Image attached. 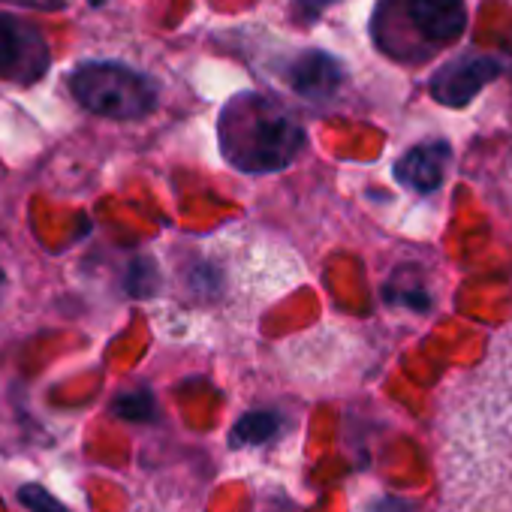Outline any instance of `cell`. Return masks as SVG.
I'll use <instances>...</instances> for the list:
<instances>
[{"instance_id": "cell-7", "label": "cell", "mask_w": 512, "mask_h": 512, "mask_svg": "<svg viewBox=\"0 0 512 512\" xmlns=\"http://www.w3.org/2000/svg\"><path fill=\"white\" fill-rule=\"evenodd\" d=\"M449 145L446 142H422L410 148L398 163H395V178L407 190L416 193H431L443 184L446 166H449Z\"/></svg>"}, {"instance_id": "cell-13", "label": "cell", "mask_w": 512, "mask_h": 512, "mask_svg": "<svg viewBox=\"0 0 512 512\" xmlns=\"http://www.w3.org/2000/svg\"><path fill=\"white\" fill-rule=\"evenodd\" d=\"M4 290H7V275L0 269V302H4Z\"/></svg>"}, {"instance_id": "cell-14", "label": "cell", "mask_w": 512, "mask_h": 512, "mask_svg": "<svg viewBox=\"0 0 512 512\" xmlns=\"http://www.w3.org/2000/svg\"><path fill=\"white\" fill-rule=\"evenodd\" d=\"M88 4H91V7H103V4H106V0H88Z\"/></svg>"}, {"instance_id": "cell-5", "label": "cell", "mask_w": 512, "mask_h": 512, "mask_svg": "<svg viewBox=\"0 0 512 512\" xmlns=\"http://www.w3.org/2000/svg\"><path fill=\"white\" fill-rule=\"evenodd\" d=\"M500 76V64L485 55H461L443 64L431 79V94L443 106H467L491 79Z\"/></svg>"}, {"instance_id": "cell-1", "label": "cell", "mask_w": 512, "mask_h": 512, "mask_svg": "<svg viewBox=\"0 0 512 512\" xmlns=\"http://www.w3.org/2000/svg\"><path fill=\"white\" fill-rule=\"evenodd\" d=\"M220 154L238 172L263 175L287 169L305 148V127L287 106L266 94L232 97L217 124Z\"/></svg>"}, {"instance_id": "cell-9", "label": "cell", "mask_w": 512, "mask_h": 512, "mask_svg": "<svg viewBox=\"0 0 512 512\" xmlns=\"http://www.w3.org/2000/svg\"><path fill=\"white\" fill-rule=\"evenodd\" d=\"M112 413L121 419H130V422H148V419H154V395L148 389L121 392L112 401Z\"/></svg>"}, {"instance_id": "cell-4", "label": "cell", "mask_w": 512, "mask_h": 512, "mask_svg": "<svg viewBox=\"0 0 512 512\" xmlns=\"http://www.w3.org/2000/svg\"><path fill=\"white\" fill-rule=\"evenodd\" d=\"M49 70V43L43 31L19 16L0 13V79L34 85Z\"/></svg>"}, {"instance_id": "cell-8", "label": "cell", "mask_w": 512, "mask_h": 512, "mask_svg": "<svg viewBox=\"0 0 512 512\" xmlns=\"http://www.w3.org/2000/svg\"><path fill=\"white\" fill-rule=\"evenodd\" d=\"M284 431V419L272 410H253V413H244L232 434H229V443L232 446H263L275 437H281Z\"/></svg>"}, {"instance_id": "cell-3", "label": "cell", "mask_w": 512, "mask_h": 512, "mask_svg": "<svg viewBox=\"0 0 512 512\" xmlns=\"http://www.w3.org/2000/svg\"><path fill=\"white\" fill-rule=\"evenodd\" d=\"M67 85L79 106L115 121L145 118L157 106V85L115 61H85L67 76Z\"/></svg>"}, {"instance_id": "cell-2", "label": "cell", "mask_w": 512, "mask_h": 512, "mask_svg": "<svg viewBox=\"0 0 512 512\" xmlns=\"http://www.w3.org/2000/svg\"><path fill=\"white\" fill-rule=\"evenodd\" d=\"M464 31V0H383L374 19L380 49L401 61H422L449 49Z\"/></svg>"}, {"instance_id": "cell-6", "label": "cell", "mask_w": 512, "mask_h": 512, "mask_svg": "<svg viewBox=\"0 0 512 512\" xmlns=\"http://www.w3.org/2000/svg\"><path fill=\"white\" fill-rule=\"evenodd\" d=\"M287 79L296 94H302L308 100H329L338 94V88L344 82V67L338 58H332L326 52H302L290 64Z\"/></svg>"}, {"instance_id": "cell-12", "label": "cell", "mask_w": 512, "mask_h": 512, "mask_svg": "<svg viewBox=\"0 0 512 512\" xmlns=\"http://www.w3.org/2000/svg\"><path fill=\"white\" fill-rule=\"evenodd\" d=\"M371 512H413V506L404 503V500H383V503H377Z\"/></svg>"}, {"instance_id": "cell-10", "label": "cell", "mask_w": 512, "mask_h": 512, "mask_svg": "<svg viewBox=\"0 0 512 512\" xmlns=\"http://www.w3.org/2000/svg\"><path fill=\"white\" fill-rule=\"evenodd\" d=\"M19 500L25 503V509L31 512H70L58 497H52L43 485H22L19 488Z\"/></svg>"}, {"instance_id": "cell-11", "label": "cell", "mask_w": 512, "mask_h": 512, "mask_svg": "<svg viewBox=\"0 0 512 512\" xmlns=\"http://www.w3.org/2000/svg\"><path fill=\"white\" fill-rule=\"evenodd\" d=\"M127 290L130 296H151L157 290V269L148 260H136L127 275Z\"/></svg>"}]
</instances>
